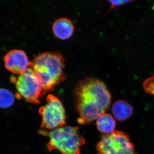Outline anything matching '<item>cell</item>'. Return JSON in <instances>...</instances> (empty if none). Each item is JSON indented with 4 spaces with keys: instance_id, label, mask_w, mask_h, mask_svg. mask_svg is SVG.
Segmentation results:
<instances>
[{
    "instance_id": "cell-1",
    "label": "cell",
    "mask_w": 154,
    "mask_h": 154,
    "mask_svg": "<svg viewBox=\"0 0 154 154\" xmlns=\"http://www.w3.org/2000/svg\"><path fill=\"white\" fill-rule=\"evenodd\" d=\"M75 103L81 125L90 124L105 113L110 107L111 95L105 83L87 78L77 84L74 91Z\"/></svg>"
},
{
    "instance_id": "cell-2",
    "label": "cell",
    "mask_w": 154,
    "mask_h": 154,
    "mask_svg": "<svg viewBox=\"0 0 154 154\" xmlns=\"http://www.w3.org/2000/svg\"><path fill=\"white\" fill-rule=\"evenodd\" d=\"M64 62V58L59 52L39 54L30 62L29 68L33 71L44 94L65 79Z\"/></svg>"
},
{
    "instance_id": "cell-3",
    "label": "cell",
    "mask_w": 154,
    "mask_h": 154,
    "mask_svg": "<svg viewBox=\"0 0 154 154\" xmlns=\"http://www.w3.org/2000/svg\"><path fill=\"white\" fill-rule=\"evenodd\" d=\"M38 132L49 138L47 145L50 151L57 150L62 154H80V149L85 143L78 126H63L50 131L41 129Z\"/></svg>"
},
{
    "instance_id": "cell-4",
    "label": "cell",
    "mask_w": 154,
    "mask_h": 154,
    "mask_svg": "<svg viewBox=\"0 0 154 154\" xmlns=\"http://www.w3.org/2000/svg\"><path fill=\"white\" fill-rule=\"evenodd\" d=\"M96 150L97 154H137L129 135L120 131L102 135Z\"/></svg>"
},
{
    "instance_id": "cell-5",
    "label": "cell",
    "mask_w": 154,
    "mask_h": 154,
    "mask_svg": "<svg viewBox=\"0 0 154 154\" xmlns=\"http://www.w3.org/2000/svg\"><path fill=\"white\" fill-rule=\"evenodd\" d=\"M41 115V129L53 130L64 126L66 124L65 110L62 103L56 96L49 94L46 103L38 109Z\"/></svg>"
},
{
    "instance_id": "cell-6",
    "label": "cell",
    "mask_w": 154,
    "mask_h": 154,
    "mask_svg": "<svg viewBox=\"0 0 154 154\" xmlns=\"http://www.w3.org/2000/svg\"><path fill=\"white\" fill-rule=\"evenodd\" d=\"M16 86L17 96L23 98L26 102L33 104L40 102V98L44 93L33 71L28 68L18 78L11 79Z\"/></svg>"
},
{
    "instance_id": "cell-7",
    "label": "cell",
    "mask_w": 154,
    "mask_h": 154,
    "mask_svg": "<svg viewBox=\"0 0 154 154\" xmlns=\"http://www.w3.org/2000/svg\"><path fill=\"white\" fill-rule=\"evenodd\" d=\"M4 60L6 69L15 74H22L30 67L28 56L22 50L10 51L4 56Z\"/></svg>"
},
{
    "instance_id": "cell-8",
    "label": "cell",
    "mask_w": 154,
    "mask_h": 154,
    "mask_svg": "<svg viewBox=\"0 0 154 154\" xmlns=\"http://www.w3.org/2000/svg\"><path fill=\"white\" fill-rule=\"evenodd\" d=\"M75 27L71 20L66 18H60L53 24V33L57 38L66 40L70 38L74 32Z\"/></svg>"
},
{
    "instance_id": "cell-9",
    "label": "cell",
    "mask_w": 154,
    "mask_h": 154,
    "mask_svg": "<svg viewBox=\"0 0 154 154\" xmlns=\"http://www.w3.org/2000/svg\"><path fill=\"white\" fill-rule=\"evenodd\" d=\"M111 111L116 119L122 122L126 120L132 116L134 108L128 102L119 100L114 102Z\"/></svg>"
},
{
    "instance_id": "cell-10",
    "label": "cell",
    "mask_w": 154,
    "mask_h": 154,
    "mask_svg": "<svg viewBox=\"0 0 154 154\" xmlns=\"http://www.w3.org/2000/svg\"><path fill=\"white\" fill-rule=\"evenodd\" d=\"M96 127L100 132L104 134H109L115 131L116 123L113 116L105 113L96 119Z\"/></svg>"
},
{
    "instance_id": "cell-11",
    "label": "cell",
    "mask_w": 154,
    "mask_h": 154,
    "mask_svg": "<svg viewBox=\"0 0 154 154\" xmlns=\"http://www.w3.org/2000/svg\"><path fill=\"white\" fill-rule=\"evenodd\" d=\"M15 102V96L12 92L7 89L0 88V107L8 108Z\"/></svg>"
},
{
    "instance_id": "cell-12",
    "label": "cell",
    "mask_w": 154,
    "mask_h": 154,
    "mask_svg": "<svg viewBox=\"0 0 154 154\" xmlns=\"http://www.w3.org/2000/svg\"><path fill=\"white\" fill-rule=\"evenodd\" d=\"M144 90L148 94L154 95V76L147 79L143 85Z\"/></svg>"
},
{
    "instance_id": "cell-13",
    "label": "cell",
    "mask_w": 154,
    "mask_h": 154,
    "mask_svg": "<svg viewBox=\"0 0 154 154\" xmlns=\"http://www.w3.org/2000/svg\"><path fill=\"white\" fill-rule=\"evenodd\" d=\"M107 1H109V2L111 4L110 10V9L113 8L114 7H118V6H121L122 5L127 4V3L134 2V0H107Z\"/></svg>"
}]
</instances>
